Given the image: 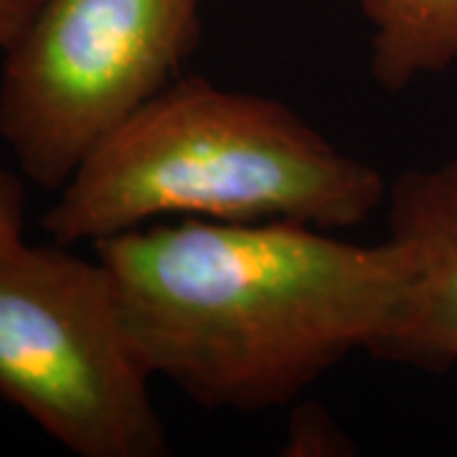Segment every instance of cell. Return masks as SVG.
Here are the masks:
<instances>
[{
    "instance_id": "6da1fadb",
    "label": "cell",
    "mask_w": 457,
    "mask_h": 457,
    "mask_svg": "<svg viewBox=\"0 0 457 457\" xmlns=\"http://www.w3.org/2000/svg\"><path fill=\"white\" fill-rule=\"evenodd\" d=\"M150 376L204 409L287 407L353 351L386 361L411 262L297 221H150L95 242Z\"/></svg>"
},
{
    "instance_id": "7a4b0ae2",
    "label": "cell",
    "mask_w": 457,
    "mask_h": 457,
    "mask_svg": "<svg viewBox=\"0 0 457 457\" xmlns=\"http://www.w3.org/2000/svg\"><path fill=\"white\" fill-rule=\"evenodd\" d=\"M389 196L374 165L343 153L278 99L179 77L99 143L44 216L59 245H95L161 216L363 224Z\"/></svg>"
},
{
    "instance_id": "3957f363",
    "label": "cell",
    "mask_w": 457,
    "mask_h": 457,
    "mask_svg": "<svg viewBox=\"0 0 457 457\" xmlns=\"http://www.w3.org/2000/svg\"><path fill=\"white\" fill-rule=\"evenodd\" d=\"M150 381L102 262L59 242L0 249V399L77 455L161 457Z\"/></svg>"
},
{
    "instance_id": "277c9868",
    "label": "cell",
    "mask_w": 457,
    "mask_h": 457,
    "mask_svg": "<svg viewBox=\"0 0 457 457\" xmlns=\"http://www.w3.org/2000/svg\"><path fill=\"white\" fill-rule=\"evenodd\" d=\"M209 0H41L5 51L0 137L59 191L95 147L176 82Z\"/></svg>"
},
{
    "instance_id": "5b68a950",
    "label": "cell",
    "mask_w": 457,
    "mask_h": 457,
    "mask_svg": "<svg viewBox=\"0 0 457 457\" xmlns=\"http://www.w3.org/2000/svg\"><path fill=\"white\" fill-rule=\"evenodd\" d=\"M389 237L407 249V323L386 361L445 371L457 363V158L389 183Z\"/></svg>"
},
{
    "instance_id": "8992f818",
    "label": "cell",
    "mask_w": 457,
    "mask_h": 457,
    "mask_svg": "<svg viewBox=\"0 0 457 457\" xmlns=\"http://www.w3.org/2000/svg\"><path fill=\"white\" fill-rule=\"evenodd\" d=\"M371 26V74L399 92L457 66V0H361Z\"/></svg>"
},
{
    "instance_id": "52a82bcc",
    "label": "cell",
    "mask_w": 457,
    "mask_h": 457,
    "mask_svg": "<svg viewBox=\"0 0 457 457\" xmlns=\"http://www.w3.org/2000/svg\"><path fill=\"white\" fill-rule=\"evenodd\" d=\"M23 227H26V191L23 183L0 170V249L23 242Z\"/></svg>"
},
{
    "instance_id": "ba28073f",
    "label": "cell",
    "mask_w": 457,
    "mask_h": 457,
    "mask_svg": "<svg viewBox=\"0 0 457 457\" xmlns=\"http://www.w3.org/2000/svg\"><path fill=\"white\" fill-rule=\"evenodd\" d=\"M41 0H0V49H8Z\"/></svg>"
}]
</instances>
